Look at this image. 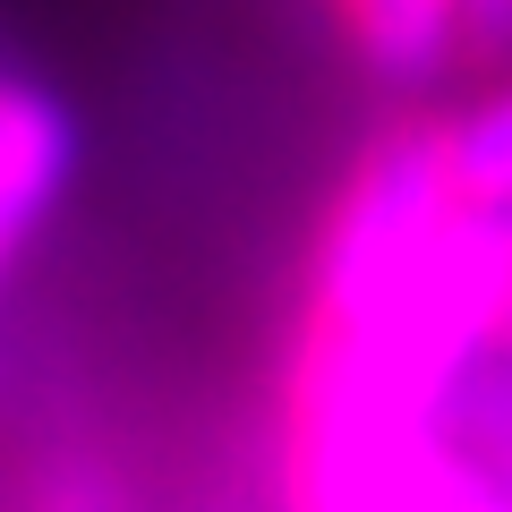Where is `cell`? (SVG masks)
<instances>
[{
  "instance_id": "obj_1",
  "label": "cell",
  "mask_w": 512,
  "mask_h": 512,
  "mask_svg": "<svg viewBox=\"0 0 512 512\" xmlns=\"http://www.w3.org/2000/svg\"><path fill=\"white\" fill-rule=\"evenodd\" d=\"M512 205H461L436 137L359 163L316 248L291 367V512H453L444 402L504 333Z\"/></svg>"
},
{
  "instance_id": "obj_2",
  "label": "cell",
  "mask_w": 512,
  "mask_h": 512,
  "mask_svg": "<svg viewBox=\"0 0 512 512\" xmlns=\"http://www.w3.org/2000/svg\"><path fill=\"white\" fill-rule=\"evenodd\" d=\"M77 171V128L35 77H0V274L18 265V248L43 231Z\"/></svg>"
},
{
  "instance_id": "obj_3",
  "label": "cell",
  "mask_w": 512,
  "mask_h": 512,
  "mask_svg": "<svg viewBox=\"0 0 512 512\" xmlns=\"http://www.w3.org/2000/svg\"><path fill=\"white\" fill-rule=\"evenodd\" d=\"M342 26L384 86H427L461 52V0H342Z\"/></svg>"
},
{
  "instance_id": "obj_4",
  "label": "cell",
  "mask_w": 512,
  "mask_h": 512,
  "mask_svg": "<svg viewBox=\"0 0 512 512\" xmlns=\"http://www.w3.org/2000/svg\"><path fill=\"white\" fill-rule=\"evenodd\" d=\"M444 171H453L461 205H512V77L495 94H478L453 128L436 137Z\"/></svg>"
},
{
  "instance_id": "obj_5",
  "label": "cell",
  "mask_w": 512,
  "mask_h": 512,
  "mask_svg": "<svg viewBox=\"0 0 512 512\" xmlns=\"http://www.w3.org/2000/svg\"><path fill=\"white\" fill-rule=\"evenodd\" d=\"M461 52L512 60V0H461Z\"/></svg>"
},
{
  "instance_id": "obj_6",
  "label": "cell",
  "mask_w": 512,
  "mask_h": 512,
  "mask_svg": "<svg viewBox=\"0 0 512 512\" xmlns=\"http://www.w3.org/2000/svg\"><path fill=\"white\" fill-rule=\"evenodd\" d=\"M35 512H128V495H120V478L77 470V478H60V487H43Z\"/></svg>"
},
{
  "instance_id": "obj_7",
  "label": "cell",
  "mask_w": 512,
  "mask_h": 512,
  "mask_svg": "<svg viewBox=\"0 0 512 512\" xmlns=\"http://www.w3.org/2000/svg\"><path fill=\"white\" fill-rule=\"evenodd\" d=\"M453 512H512V495H504V487H461Z\"/></svg>"
},
{
  "instance_id": "obj_8",
  "label": "cell",
  "mask_w": 512,
  "mask_h": 512,
  "mask_svg": "<svg viewBox=\"0 0 512 512\" xmlns=\"http://www.w3.org/2000/svg\"><path fill=\"white\" fill-rule=\"evenodd\" d=\"M495 342H504V350H512V291H504V333H495Z\"/></svg>"
}]
</instances>
